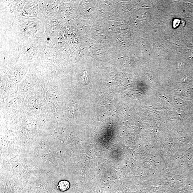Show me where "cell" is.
I'll return each mask as SVG.
<instances>
[{"label": "cell", "instance_id": "obj_1", "mask_svg": "<svg viewBox=\"0 0 193 193\" xmlns=\"http://www.w3.org/2000/svg\"><path fill=\"white\" fill-rule=\"evenodd\" d=\"M69 184L68 181H63L58 183V189L61 191H65L69 188Z\"/></svg>", "mask_w": 193, "mask_h": 193}]
</instances>
